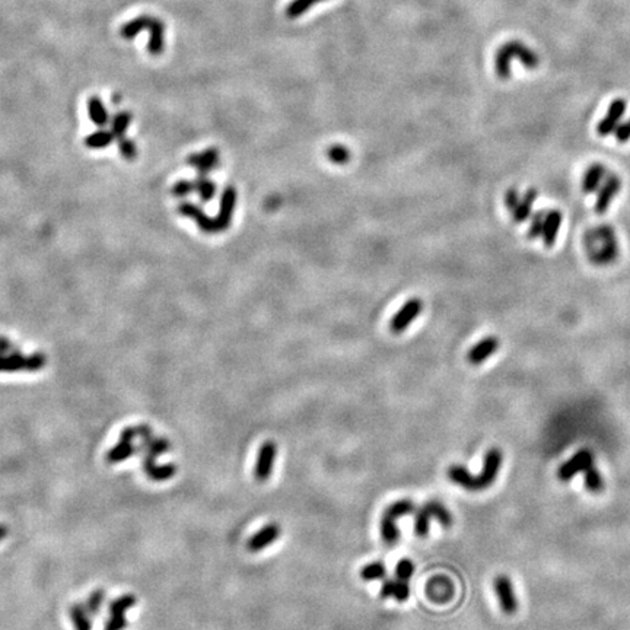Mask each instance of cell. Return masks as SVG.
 <instances>
[{
  "instance_id": "obj_1",
  "label": "cell",
  "mask_w": 630,
  "mask_h": 630,
  "mask_svg": "<svg viewBox=\"0 0 630 630\" xmlns=\"http://www.w3.org/2000/svg\"><path fill=\"white\" fill-rule=\"evenodd\" d=\"M503 456L502 452L498 448H492L486 452L485 455V463H483V470H481L480 474L472 476L467 472V468L463 465H451L448 468V479L452 481L454 485L460 486L468 492H480L493 485L495 481L499 468L502 465Z\"/></svg>"
},
{
  "instance_id": "obj_2",
  "label": "cell",
  "mask_w": 630,
  "mask_h": 630,
  "mask_svg": "<svg viewBox=\"0 0 630 630\" xmlns=\"http://www.w3.org/2000/svg\"><path fill=\"white\" fill-rule=\"evenodd\" d=\"M514 59H518L521 63L528 67V69H534L538 66L540 59L538 56L524 45L520 41H510L503 44L498 53H496V60H495V66H496V73L498 76L502 79H506L511 76V61Z\"/></svg>"
},
{
  "instance_id": "obj_3",
  "label": "cell",
  "mask_w": 630,
  "mask_h": 630,
  "mask_svg": "<svg viewBox=\"0 0 630 630\" xmlns=\"http://www.w3.org/2000/svg\"><path fill=\"white\" fill-rule=\"evenodd\" d=\"M45 366V356L43 353H34L23 356L17 349L8 355H0V372H17V370H30L35 372Z\"/></svg>"
},
{
  "instance_id": "obj_4",
  "label": "cell",
  "mask_w": 630,
  "mask_h": 630,
  "mask_svg": "<svg viewBox=\"0 0 630 630\" xmlns=\"http://www.w3.org/2000/svg\"><path fill=\"white\" fill-rule=\"evenodd\" d=\"M423 311V301L419 298H412L407 301L400 310L395 313L390 323V330L394 335H400L412 326L413 321Z\"/></svg>"
},
{
  "instance_id": "obj_5",
  "label": "cell",
  "mask_w": 630,
  "mask_h": 630,
  "mask_svg": "<svg viewBox=\"0 0 630 630\" xmlns=\"http://www.w3.org/2000/svg\"><path fill=\"white\" fill-rule=\"evenodd\" d=\"M277 455V447L273 441H266L263 445L258 450L255 467H254V477L258 481H267L273 473V467Z\"/></svg>"
},
{
  "instance_id": "obj_6",
  "label": "cell",
  "mask_w": 630,
  "mask_h": 630,
  "mask_svg": "<svg viewBox=\"0 0 630 630\" xmlns=\"http://www.w3.org/2000/svg\"><path fill=\"white\" fill-rule=\"evenodd\" d=\"M237 202H238L237 189L232 187V185H228V187H225V190L220 194L219 212L216 216L219 232H225L227 229H229V227L232 224L233 213H235Z\"/></svg>"
},
{
  "instance_id": "obj_7",
  "label": "cell",
  "mask_w": 630,
  "mask_h": 630,
  "mask_svg": "<svg viewBox=\"0 0 630 630\" xmlns=\"http://www.w3.org/2000/svg\"><path fill=\"white\" fill-rule=\"evenodd\" d=\"M178 212L185 218L193 219L196 222V225L200 228L202 232L207 233V235H215V233L219 232L216 218H210L203 212L202 207L191 202H182L178 206Z\"/></svg>"
},
{
  "instance_id": "obj_8",
  "label": "cell",
  "mask_w": 630,
  "mask_h": 630,
  "mask_svg": "<svg viewBox=\"0 0 630 630\" xmlns=\"http://www.w3.org/2000/svg\"><path fill=\"white\" fill-rule=\"evenodd\" d=\"M591 465H594V454L589 450H580L571 460H567L559 467L558 477L562 481H569L574 476H576L580 472H585Z\"/></svg>"
},
{
  "instance_id": "obj_9",
  "label": "cell",
  "mask_w": 630,
  "mask_h": 630,
  "mask_svg": "<svg viewBox=\"0 0 630 630\" xmlns=\"http://www.w3.org/2000/svg\"><path fill=\"white\" fill-rule=\"evenodd\" d=\"M622 190V180L619 176L609 174L602 181L601 187L598 189V196L594 204V210L598 215H604L607 212L614 196L619 194Z\"/></svg>"
},
{
  "instance_id": "obj_10",
  "label": "cell",
  "mask_w": 630,
  "mask_h": 630,
  "mask_svg": "<svg viewBox=\"0 0 630 630\" xmlns=\"http://www.w3.org/2000/svg\"><path fill=\"white\" fill-rule=\"evenodd\" d=\"M596 233L597 235H594V238L600 241L601 250L594 257H591V260L598 264L613 262L617 255V242L613 229L610 227H602Z\"/></svg>"
},
{
  "instance_id": "obj_11",
  "label": "cell",
  "mask_w": 630,
  "mask_h": 630,
  "mask_svg": "<svg viewBox=\"0 0 630 630\" xmlns=\"http://www.w3.org/2000/svg\"><path fill=\"white\" fill-rule=\"evenodd\" d=\"M454 584L452 580L447 576H434L429 579L426 585V596L430 601L438 604H445L452 600L454 597Z\"/></svg>"
},
{
  "instance_id": "obj_12",
  "label": "cell",
  "mask_w": 630,
  "mask_h": 630,
  "mask_svg": "<svg viewBox=\"0 0 630 630\" xmlns=\"http://www.w3.org/2000/svg\"><path fill=\"white\" fill-rule=\"evenodd\" d=\"M187 162L197 171V176H209L216 169L220 162V155L216 147H209L203 152L193 154L187 158Z\"/></svg>"
},
{
  "instance_id": "obj_13",
  "label": "cell",
  "mask_w": 630,
  "mask_h": 630,
  "mask_svg": "<svg viewBox=\"0 0 630 630\" xmlns=\"http://www.w3.org/2000/svg\"><path fill=\"white\" fill-rule=\"evenodd\" d=\"M280 534H282L280 525L276 523H270L250 537V540L246 541V549H249L251 553L262 552L266 547H269L270 545H273V543L280 537Z\"/></svg>"
},
{
  "instance_id": "obj_14",
  "label": "cell",
  "mask_w": 630,
  "mask_h": 630,
  "mask_svg": "<svg viewBox=\"0 0 630 630\" xmlns=\"http://www.w3.org/2000/svg\"><path fill=\"white\" fill-rule=\"evenodd\" d=\"M495 591H496V597L499 600L502 611L506 614L515 613L518 609V600H516L511 579L503 575L498 576L495 579Z\"/></svg>"
},
{
  "instance_id": "obj_15",
  "label": "cell",
  "mask_w": 630,
  "mask_h": 630,
  "mask_svg": "<svg viewBox=\"0 0 630 630\" xmlns=\"http://www.w3.org/2000/svg\"><path fill=\"white\" fill-rule=\"evenodd\" d=\"M626 105H627L626 101L622 100V98H619V100H614L610 104L607 114H605V117L598 123V126H597V133L600 136H609L616 132L617 126L620 125L622 117L624 116Z\"/></svg>"
},
{
  "instance_id": "obj_16",
  "label": "cell",
  "mask_w": 630,
  "mask_h": 630,
  "mask_svg": "<svg viewBox=\"0 0 630 630\" xmlns=\"http://www.w3.org/2000/svg\"><path fill=\"white\" fill-rule=\"evenodd\" d=\"M156 455L154 452H149L145 450V459H143V472L146 476L149 477L154 481H165L169 480L171 477H174L177 474V465L174 464H164V465H158L156 461Z\"/></svg>"
},
{
  "instance_id": "obj_17",
  "label": "cell",
  "mask_w": 630,
  "mask_h": 630,
  "mask_svg": "<svg viewBox=\"0 0 630 630\" xmlns=\"http://www.w3.org/2000/svg\"><path fill=\"white\" fill-rule=\"evenodd\" d=\"M499 339L496 336H487L476 343L467 355V361L472 365H481L499 349Z\"/></svg>"
},
{
  "instance_id": "obj_18",
  "label": "cell",
  "mask_w": 630,
  "mask_h": 630,
  "mask_svg": "<svg viewBox=\"0 0 630 630\" xmlns=\"http://www.w3.org/2000/svg\"><path fill=\"white\" fill-rule=\"evenodd\" d=\"M379 596L382 600H386V598H394V600H397L400 602H404L409 600L410 597V587L409 584L406 582V580H400V579H386L384 582H382L381 585V591H379Z\"/></svg>"
},
{
  "instance_id": "obj_19",
  "label": "cell",
  "mask_w": 630,
  "mask_h": 630,
  "mask_svg": "<svg viewBox=\"0 0 630 630\" xmlns=\"http://www.w3.org/2000/svg\"><path fill=\"white\" fill-rule=\"evenodd\" d=\"M147 30H149L147 52H149L152 56L162 54L165 50V23L160 19L152 17L149 28Z\"/></svg>"
},
{
  "instance_id": "obj_20",
  "label": "cell",
  "mask_w": 630,
  "mask_h": 630,
  "mask_svg": "<svg viewBox=\"0 0 630 630\" xmlns=\"http://www.w3.org/2000/svg\"><path fill=\"white\" fill-rule=\"evenodd\" d=\"M562 220L563 215L560 210L558 209H552L546 213L545 219V228H543V241H545L546 249H552L556 242V238H558L559 229L562 227Z\"/></svg>"
},
{
  "instance_id": "obj_21",
  "label": "cell",
  "mask_w": 630,
  "mask_h": 630,
  "mask_svg": "<svg viewBox=\"0 0 630 630\" xmlns=\"http://www.w3.org/2000/svg\"><path fill=\"white\" fill-rule=\"evenodd\" d=\"M607 174L609 172H607V169H605L604 165H601L598 162L589 165L582 178V191L587 194L598 191V189L601 187V184L605 180V177H607Z\"/></svg>"
},
{
  "instance_id": "obj_22",
  "label": "cell",
  "mask_w": 630,
  "mask_h": 630,
  "mask_svg": "<svg viewBox=\"0 0 630 630\" xmlns=\"http://www.w3.org/2000/svg\"><path fill=\"white\" fill-rule=\"evenodd\" d=\"M538 197V191L536 189H528L524 196L520 199V203L515 206L512 210V219L516 222V224H523L529 216H531V210H533V204L536 203Z\"/></svg>"
},
{
  "instance_id": "obj_23",
  "label": "cell",
  "mask_w": 630,
  "mask_h": 630,
  "mask_svg": "<svg viewBox=\"0 0 630 630\" xmlns=\"http://www.w3.org/2000/svg\"><path fill=\"white\" fill-rule=\"evenodd\" d=\"M139 450L133 445V441L127 438H120V442L107 454V461L111 464L121 463L133 456Z\"/></svg>"
},
{
  "instance_id": "obj_24",
  "label": "cell",
  "mask_w": 630,
  "mask_h": 630,
  "mask_svg": "<svg viewBox=\"0 0 630 630\" xmlns=\"http://www.w3.org/2000/svg\"><path fill=\"white\" fill-rule=\"evenodd\" d=\"M422 508L428 512L430 520L434 518L442 527L450 528L452 525V515L447 510L445 505H442L439 501H428Z\"/></svg>"
},
{
  "instance_id": "obj_25",
  "label": "cell",
  "mask_w": 630,
  "mask_h": 630,
  "mask_svg": "<svg viewBox=\"0 0 630 630\" xmlns=\"http://www.w3.org/2000/svg\"><path fill=\"white\" fill-rule=\"evenodd\" d=\"M151 19H152V17L140 15V17H138V18H134V19L126 22L125 25H123V27L120 28L121 39H125V40H133V39H136V36H138L142 31H145V30L149 28Z\"/></svg>"
},
{
  "instance_id": "obj_26",
  "label": "cell",
  "mask_w": 630,
  "mask_h": 630,
  "mask_svg": "<svg viewBox=\"0 0 630 630\" xmlns=\"http://www.w3.org/2000/svg\"><path fill=\"white\" fill-rule=\"evenodd\" d=\"M88 114L91 121L98 127H105L109 123V114L104 103L98 96H91L88 101Z\"/></svg>"
},
{
  "instance_id": "obj_27",
  "label": "cell",
  "mask_w": 630,
  "mask_h": 630,
  "mask_svg": "<svg viewBox=\"0 0 630 630\" xmlns=\"http://www.w3.org/2000/svg\"><path fill=\"white\" fill-rule=\"evenodd\" d=\"M395 523H397V521L382 514L381 525H379L381 538L388 546H394L395 543H397L399 538H400V529H399V527Z\"/></svg>"
},
{
  "instance_id": "obj_28",
  "label": "cell",
  "mask_w": 630,
  "mask_h": 630,
  "mask_svg": "<svg viewBox=\"0 0 630 630\" xmlns=\"http://www.w3.org/2000/svg\"><path fill=\"white\" fill-rule=\"evenodd\" d=\"M194 191L200 196V200L207 203L213 200L216 194V182L210 180L207 176H197L194 180Z\"/></svg>"
},
{
  "instance_id": "obj_29",
  "label": "cell",
  "mask_w": 630,
  "mask_h": 630,
  "mask_svg": "<svg viewBox=\"0 0 630 630\" xmlns=\"http://www.w3.org/2000/svg\"><path fill=\"white\" fill-rule=\"evenodd\" d=\"M416 511V506L414 503L410 501V499H400L397 502H394L391 503L388 508L384 511V515L392 518V520H400V518L406 516V515H410V514H414Z\"/></svg>"
},
{
  "instance_id": "obj_30",
  "label": "cell",
  "mask_w": 630,
  "mask_h": 630,
  "mask_svg": "<svg viewBox=\"0 0 630 630\" xmlns=\"http://www.w3.org/2000/svg\"><path fill=\"white\" fill-rule=\"evenodd\" d=\"M130 123H132V114L129 113V111H121V113H117L113 117V120H111V132H113L114 138H117V140H121L123 138H125L126 130L129 129Z\"/></svg>"
},
{
  "instance_id": "obj_31",
  "label": "cell",
  "mask_w": 630,
  "mask_h": 630,
  "mask_svg": "<svg viewBox=\"0 0 630 630\" xmlns=\"http://www.w3.org/2000/svg\"><path fill=\"white\" fill-rule=\"evenodd\" d=\"M326 2V0H292V2L286 6L285 14L289 19H296L306 14L308 9H311L314 5Z\"/></svg>"
},
{
  "instance_id": "obj_32",
  "label": "cell",
  "mask_w": 630,
  "mask_h": 630,
  "mask_svg": "<svg viewBox=\"0 0 630 630\" xmlns=\"http://www.w3.org/2000/svg\"><path fill=\"white\" fill-rule=\"evenodd\" d=\"M69 614L76 630H92L91 620L88 619V613H86L83 605L73 604L69 609Z\"/></svg>"
},
{
  "instance_id": "obj_33",
  "label": "cell",
  "mask_w": 630,
  "mask_h": 630,
  "mask_svg": "<svg viewBox=\"0 0 630 630\" xmlns=\"http://www.w3.org/2000/svg\"><path fill=\"white\" fill-rule=\"evenodd\" d=\"M143 439V450L146 451H149V452H154L156 456L160 455V454H165L171 450V443L168 439L165 438H155L152 434L151 435H147Z\"/></svg>"
},
{
  "instance_id": "obj_34",
  "label": "cell",
  "mask_w": 630,
  "mask_h": 630,
  "mask_svg": "<svg viewBox=\"0 0 630 630\" xmlns=\"http://www.w3.org/2000/svg\"><path fill=\"white\" fill-rule=\"evenodd\" d=\"M114 140V134L113 132H108V130H98L92 134H90L88 138H86L85 143L88 147H91V149H101V147H105L108 145H111V142Z\"/></svg>"
},
{
  "instance_id": "obj_35",
  "label": "cell",
  "mask_w": 630,
  "mask_h": 630,
  "mask_svg": "<svg viewBox=\"0 0 630 630\" xmlns=\"http://www.w3.org/2000/svg\"><path fill=\"white\" fill-rule=\"evenodd\" d=\"M387 575V567L384 563L381 562H374L364 566L361 569V578L364 580H377V579H384Z\"/></svg>"
},
{
  "instance_id": "obj_36",
  "label": "cell",
  "mask_w": 630,
  "mask_h": 630,
  "mask_svg": "<svg viewBox=\"0 0 630 630\" xmlns=\"http://www.w3.org/2000/svg\"><path fill=\"white\" fill-rule=\"evenodd\" d=\"M585 473V486L589 492L592 493H600L604 489V481L600 474V472L596 468V465L588 467Z\"/></svg>"
},
{
  "instance_id": "obj_37",
  "label": "cell",
  "mask_w": 630,
  "mask_h": 630,
  "mask_svg": "<svg viewBox=\"0 0 630 630\" xmlns=\"http://www.w3.org/2000/svg\"><path fill=\"white\" fill-rule=\"evenodd\" d=\"M327 156L336 165H346L352 159L350 151L343 145H333L327 151Z\"/></svg>"
},
{
  "instance_id": "obj_38",
  "label": "cell",
  "mask_w": 630,
  "mask_h": 630,
  "mask_svg": "<svg viewBox=\"0 0 630 630\" xmlns=\"http://www.w3.org/2000/svg\"><path fill=\"white\" fill-rule=\"evenodd\" d=\"M429 523L430 516L422 506H420L419 510L414 511V533L419 537H426L429 534Z\"/></svg>"
},
{
  "instance_id": "obj_39",
  "label": "cell",
  "mask_w": 630,
  "mask_h": 630,
  "mask_svg": "<svg viewBox=\"0 0 630 630\" xmlns=\"http://www.w3.org/2000/svg\"><path fill=\"white\" fill-rule=\"evenodd\" d=\"M546 210H541V212H537L533 218H531V224L528 228V238L534 240L543 235V228H545V219H546Z\"/></svg>"
},
{
  "instance_id": "obj_40",
  "label": "cell",
  "mask_w": 630,
  "mask_h": 630,
  "mask_svg": "<svg viewBox=\"0 0 630 630\" xmlns=\"http://www.w3.org/2000/svg\"><path fill=\"white\" fill-rule=\"evenodd\" d=\"M104 597H105V594H104V591H101V589L92 592V594L88 598V601H86V604L83 605L86 613L91 614V616H96L98 613H100Z\"/></svg>"
},
{
  "instance_id": "obj_41",
  "label": "cell",
  "mask_w": 630,
  "mask_h": 630,
  "mask_svg": "<svg viewBox=\"0 0 630 630\" xmlns=\"http://www.w3.org/2000/svg\"><path fill=\"white\" fill-rule=\"evenodd\" d=\"M414 574V565L410 559H401L395 566V578L409 582Z\"/></svg>"
},
{
  "instance_id": "obj_42",
  "label": "cell",
  "mask_w": 630,
  "mask_h": 630,
  "mask_svg": "<svg viewBox=\"0 0 630 630\" xmlns=\"http://www.w3.org/2000/svg\"><path fill=\"white\" fill-rule=\"evenodd\" d=\"M134 604H136V597L133 594H126L109 604V613H113V611L126 613L127 610H130L133 607Z\"/></svg>"
},
{
  "instance_id": "obj_43",
  "label": "cell",
  "mask_w": 630,
  "mask_h": 630,
  "mask_svg": "<svg viewBox=\"0 0 630 630\" xmlns=\"http://www.w3.org/2000/svg\"><path fill=\"white\" fill-rule=\"evenodd\" d=\"M109 619L108 622L105 623V627L104 630H123V629H126L127 627V620H126V613H121V611H113V613H109Z\"/></svg>"
},
{
  "instance_id": "obj_44",
  "label": "cell",
  "mask_w": 630,
  "mask_h": 630,
  "mask_svg": "<svg viewBox=\"0 0 630 630\" xmlns=\"http://www.w3.org/2000/svg\"><path fill=\"white\" fill-rule=\"evenodd\" d=\"M193 193H194V181L181 180L177 184H174V187H172V194L178 197V199H184V197H189Z\"/></svg>"
},
{
  "instance_id": "obj_45",
  "label": "cell",
  "mask_w": 630,
  "mask_h": 630,
  "mask_svg": "<svg viewBox=\"0 0 630 630\" xmlns=\"http://www.w3.org/2000/svg\"><path fill=\"white\" fill-rule=\"evenodd\" d=\"M118 145H120L121 155L126 159H134L136 155H138V147H136V145L130 139L123 138L121 140H118Z\"/></svg>"
},
{
  "instance_id": "obj_46",
  "label": "cell",
  "mask_w": 630,
  "mask_h": 630,
  "mask_svg": "<svg viewBox=\"0 0 630 630\" xmlns=\"http://www.w3.org/2000/svg\"><path fill=\"white\" fill-rule=\"evenodd\" d=\"M614 136H616V140L619 143H626L630 140V118L624 123H620V125L617 126Z\"/></svg>"
},
{
  "instance_id": "obj_47",
  "label": "cell",
  "mask_w": 630,
  "mask_h": 630,
  "mask_svg": "<svg viewBox=\"0 0 630 630\" xmlns=\"http://www.w3.org/2000/svg\"><path fill=\"white\" fill-rule=\"evenodd\" d=\"M520 199H521V196H520V193H518V190L516 189H510L505 194V204L512 212V210L515 209V206L520 203Z\"/></svg>"
},
{
  "instance_id": "obj_48",
  "label": "cell",
  "mask_w": 630,
  "mask_h": 630,
  "mask_svg": "<svg viewBox=\"0 0 630 630\" xmlns=\"http://www.w3.org/2000/svg\"><path fill=\"white\" fill-rule=\"evenodd\" d=\"M12 350H15L14 344H12L8 339L0 337V355H8V353H10Z\"/></svg>"
},
{
  "instance_id": "obj_49",
  "label": "cell",
  "mask_w": 630,
  "mask_h": 630,
  "mask_svg": "<svg viewBox=\"0 0 630 630\" xmlns=\"http://www.w3.org/2000/svg\"><path fill=\"white\" fill-rule=\"evenodd\" d=\"M8 533H9V529L5 524H0V541L5 540L8 537Z\"/></svg>"
}]
</instances>
